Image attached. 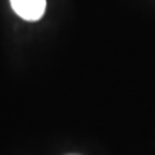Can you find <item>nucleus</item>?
<instances>
[{
	"label": "nucleus",
	"mask_w": 155,
	"mask_h": 155,
	"mask_svg": "<svg viewBox=\"0 0 155 155\" xmlns=\"http://www.w3.org/2000/svg\"><path fill=\"white\" fill-rule=\"evenodd\" d=\"M10 5L17 16L28 22L39 20L46 10V0H10Z\"/></svg>",
	"instance_id": "1"
},
{
	"label": "nucleus",
	"mask_w": 155,
	"mask_h": 155,
	"mask_svg": "<svg viewBox=\"0 0 155 155\" xmlns=\"http://www.w3.org/2000/svg\"><path fill=\"white\" fill-rule=\"evenodd\" d=\"M71 155H75V154H71Z\"/></svg>",
	"instance_id": "2"
}]
</instances>
